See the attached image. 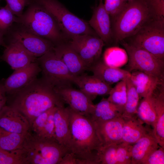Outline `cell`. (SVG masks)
<instances>
[{"label": "cell", "instance_id": "44dd1931", "mask_svg": "<svg viewBox=\"0 0 164 164\" xmlns=\"http://www.w3.org/2000/svg\"><path fill=\"white\" fill-rule=\"evenodd\" d=\"M93 75L111 85L130 77L131 73L127 70L109 66L100 59L89 69Z\"/></svg>", "mask_w": 164, "mask_h": 164}, {"label": "cell", "instance_id": "f35d334b", "mask_svg": "<svg viewBox=\"0 0 164 164\" xmlns=\"http://www.w3.org/2000/svg\"><path fill=\"white\" fill-rule=\"evenodd\" d=\"M164 147L160 146L152 152L142 164H164Z\"/></svg>", "mask_w": 164, "mask_h": 164}, {"label": "cell", "instance_id": "8fae6325", "mask_svg": "<svg viewBox=\"0 0 164 164\" xmlns=\"http://www.w3.org/2000/svg\"><path fill=\"white\" fill-rule=\"evenodd\" d=\"M9 35L10 41L19 43L37 58L53 50L55 46L49 40L33 34L20 26L14 30L10 29L5 35Z\"/></svg>", "mask_w": 164, "mask_h": 164}, {"label": "cell", "instance_id": "2e32d148", "mask_svg": "<svg viewBox=\"0 0 164 164\" xmlns=\"http://www.w3.org/2000/svg\"><path fill=\"white\" fill-rule=\"evenodd\" d=\"M5 47L1 58L14 70L26 67L37 60V57L18 42L10 41Z\"/></svg>", "mask_w": 164, "mask_h": 164}, {"label": "cell", "instance_id": "277c9868", "mask_svg": "<svg viewBox=\"0 0 164 164\" xmlns=\"http://www.w3.org/2000/svg\"><path fill=\"white\" fill-rule=\"evenodd\" d=\"M28 6L21 16L17 17L16 23L29 32L49 40L55 45L64 42L65 36L45 8L33 0Z\"/></svg>", "mask_w": 164, "mask_h": 164}, {"label": "cell", "instance_id": "8d00e7d4", "mask_svg": "<svg viewBox=\"0 0 164 164\" xmlns=\"http://www.w3.org/2000/svg\"><path fill=\"white\" fill-rule=\"evenodd\" d=\"M6 5L13 14L17 17L23 13L25 7L28 6L32 0H5Z\"/></svg>", "mask_w": 164, "mask_h": 164}, {"label": "cell", "instance_id": "f1b7e54d", "mask_svg": "<svg viewBox=\"0 0 164 164\" xmlns=\"http://www.w3.org/2000/svg\"><path fill=\"white\" fill-rule=\"evenodd\" d=\"M102 60L104 63L109 66L120 68L128 63V56L125 49L112 46L106 49Z\"/></svg>", "mask_w": 164, "mask_h": 164}, {"label": "cell", "instance_id": "4316f807", "mask_svg": "<svg viewBox=\"0 0 164 164\" xmlns=\"http://www.w3.org/2000/svg\"><path fill=\"white\" fill-rule=\"evenodd\" d=\"M153 94L156 120L152 132L159 145L164 147V84L160 86Z\"/></svg>", "mask_w": 164, "mask_h": 164}, {"label": "cell", "instance_id": "1f68e13d", "mask_svg": "<svg viewBox=\"0 0 164 164\" xmlns=\"http://www.w3.org/2000/svg\"><path fill=\"white\" fill-rule=\"evenodd\" d=\"M126 80L118 82L114 87L112 88L107 98L109 101L121 109L123 111L127 99Z\"/></svg>", "mask_w": 164, "mask_h": 164}, {"label": "cell", "instance_id": "6da1fadb", "mask_svg": "<svg viewBox=\"0 0 164 164\" xmlns=\"http://www.w3.org/2000/svg\"><path fill=\"white\" fill-rule=\"evenodd\" d=\"M14 95L10 105L26 117L30 127L35 119L42 113L54 107L64 106L54 87L43 77L36 78Z\"/></svg>", "mask_w": 164, "mask_h": 164}, {"label": "cell", "instance_id": "cb8c5ba5", "mask_svg": "<svg viewBox=\"0 0 164 164\" xmlns=\"http://www.w3.org/2000/svg\"><path fill=\"white\" fill-rule=\"evenodd\" d=\"M159 146L152 131H150L132 145L131 164H142L153 151Z\"/></svg>", "mask_w": 164, "mask_h": 164}, {"label": "cell", "instance_id": "9c48e42d", "mask_svg": "<svg viewBox=\"0 0 164 164\" xmlns=\"http://www.w3.org/2000/svg\"><path fill=\"white\" fill-rule=\"evenodd\" d=\"M43 78L54 87L71 86L75 77L53 50L37 58Z\"/></svg>", "mask_w": 164, "mask_h": 164}, {"label": "cell", "instance_id": "5bb4252c", "mask_svg": "<svg viewBox=\"0 0 164 164\" xmlns=\"http://www.w3.org/2000/svg\"><path fill=\"white\" fill-rule=\"evenodd\" d=\"M132 145L122 142L102 146L97 153L99 164H131Z\"/></svg>", "mask_w": 164, "mask_h": 164}, {"label": "cell", "instance_id": "7a4b0ae2", "mask_svg": "<svg viewBox=\"0 0 164 164\" xmlns=\"http://www.w3.org/2000/svg\"><path fill=\"white\" fill-rule=\"evenodd\" d=\"M67 107L70 132L69 152L74 154L79 164H99L97 153L102 145L93 122Z\"/></svg>", "mask_w": 164, "mask_h": 164}, {"label": "cell", "instance_id": "7bdbcfd3", "mask_svg": "<svg viewBox=\"0 0 164 164\" xmlns=\"http://www.w3.org/2000/svg\"><path fill=\"white\" fill-rule=\"evenodd\" d=\"M124 0L126 2H128V1H130L132 0Z\"/></svg>", "mask_w": 164, "mask_h": 164}, {"label": "cell", "instance_id": "ab89813d", "mask_svg": "<svg viewBox=\"0 0 164 164\" xmlns=\"http://www.w3.org/2000/svg\"><path fill=\"white\" fill-rule=\"evenodd\" d=\"M149 7L158 16L164 17V0H146Z\"/></svg>", "mask_w": 164, "mask_h": 164}, {"label": "cell", "instance_id": "74e56055", "mask_svg": "<svg viewBox=\"0 0 164 164\" xmlns=\"http://www.w3.org/2000/svg\"><path fill=\"white\" fill-rule=\"evenodd\" d=\"M54 107L50 114L43 129L40 136L49 139H55V125L54 113L57 107Z\"/></svg>", "mask_w": 164, "mask_h": 164}, {"label": "cell", "instance_id": "ba28073f", "mask_svg": "<svg viewBox=\"0 0 164 164\" xmlns=\"http://www.w3.org/2000/svg\"><path fill=\"white\" fill-rule=\"evenodd\" d=\"M119 43L128 54L129 72L139 71L164 80V60L145 50L132 46L124 40Z\"/></svg>", "mask_w": 164, "mask_h": 164}, {"label": "cell", "instance_id": "52a82bcc", "mask_svg": "<svg viewBox=\"0 0 164 164\" xmlns=\"http://www.w3.org/2000/svg\"><path fill=\"white\" fill-rule=\"evenodd\" d=\"M33 0L50 13L65 36L87 34L98 36L88 22L71 13L58 0Z\"/></svg>", "mask_w": 164, "mask_h": 164}, {"label": "cell", "instance_id": "f546056e", "mask_svg": "<svg viewBox=\"0 0 164 164\" xmlns=\"http://www.w3.org/2000/svg\"><path fill=\"white\" fill-rule=\"evenodd\" d=\"M130 77L126 80L127 95L126 103L121 115L123 118L137 116V110L140 99Z\"/></svg>", "mask_w": 164, "mask_h": 164}, {"label": "cell", "instance_id": "d6986e66", "mask_svg": "<svg viewBox=\"0 0 164 164\" xmlns=\"http://www.w3.org/2000/svg\"><path fill=\"white\" fill-rule=\"evenodd\" d=\"M53 50L74 76L80 75L87 70L81 58L68 43L63 42L55 45Z\"/></svg>", "mask_w": 164, "mask_h": 164}, {"label": "cell", "instance_id": "7402d4cb", "mask_svg": "<svg viewBox=\"0 0 164 164\" xmlns=\"http://www.w3.org/2000/svg\"><path fill=\"white\" fill-rule=\"evenodd\" d=\"M131 73L130 79L140 99L152 94L164 84V80L141 71H135Z\"/></svg>", "mask_w": 164, "mask_h": 164}, {"label": "cell", "instance_id": "9a60e30c", "mask_svg": "<svg viewBox=\"0 0 164 164\" xmlns=\"http://www.w3.org/2000/svg\"><path fill=\"white\" fill-rule=\"evenodd\" d=\"M0 128L8 132L25 135L31 131L27 119L10 105H5L0 112Z\"/></svg>", "mask_w": 164, "mask_h": 164}, {"label": "cell", "instance_id": "484cf974", "mask_svg": "<svg viewBox=\"0 0 164 164\" xmlns=\"http://www.w3.org/2000/svg\"><path fill=\"white\" fill-rule=\"evenodd\" d=\"M123 119L122 142L127 144L133 145L150 132L143 125V123L137 116Z\"/></svg>", "mask_w": 164, "mask_h": 164}, {"label": "cell", "instance_id": "7c38bea8", "mask_svg": "<svg viewBox=\"0 0 164 164\" xmlns=\"http://www.w3.org/2000/svg\"><path fill=\"white\" fill-rule=\"evenodd\" d=\"M41 71L37 60L15 70L3 84L6 94H14L19 92L36 79Z\"/></svg>", "mask_w": 164, "mask_h": 164}, {"label": "cell", "instance_id": "30bf717a", "mask_svg": "<svg viewBox=\"0 0 164 164\" xmlns=\"http://www.w3.org/2000/svg\"><path fill=\"white\" fill-rule=\"evenodd\" d=\"M69 37L68 43L81 58L87 70H89L100 59L104 42L98 36L87 34Z\"/></svg>", "mask_w": 164, "mask_h": 164}, {"label": "cell", "instance_id": "60d3db41", "mask_svg": "<svg viewBox=\"0 0 164 164\" xmlns=\"http://www.w3.org/2000/svg\"><path fill=\"white\" fill-rule=\"evenodd\" d=\"M6 94L3 84H0V112L6 105L7 101Z\"/></svg>", "mask_w": 164, "mask_h": 164}, {"label": "cell", "instance_id": "3957f363", "mask_svg": "<svg viewBox=\"0 0 164 164\" xmlns=\"http://www.w3.org/2000/svg\"><path fill=\"white\" fill-rule=\"evenodd\" d=\"M156 17L159 16L146 0L127 2L120 12L112 18L113 40L117 44L131 36L146 22Z\"/></svg>", "mask_w": 164, "mask_h": 164}, {"label": "cell", "instance_id": "4dcf8cb0", "mask_svg": "<svg viewBox=\"0 0 164 164\" xmlns=\"http://www.w3.org/2000/svg\"><path fill=\"white\" fill-rule=\"evenodd\" d=\"M28 134L12 132L0 128V149L9 151L22 149Z\"/></svg>", "mask_w": 164, "mask_h": 164}, {"label": "cell", "instance_id": "836d02e7", "mask_svg": "<svg viewBox=\"0 0 164 164\" xmlns=\"http://www.w3.org/2000/svg\"><path fill=\"white\" fill-rule=\"evenodd\" d=\"M17 16L14 15L6 5L0 6V32L5 36L16 22Z\"/></svg>", "mask_w": 164, "mask_h": 164}, {"label": "cell", "instance_id": "e0dca14e", "mask_svg": "<svg viewBox=\"0 0 164 164\" xmlns=\"http://www.w3.org/2000/svg\"><path fill=\"white\" fill-rule=\"evenodd\" d=\"M123 121L121 116L105 121H92L102 146L122 142Z\"/></svg>", "mask_w": 164, "mask_h": 164}, {"label": "cell", "instance_id": "ffe728a7", "mask_svg": "<svg viewBox=\"0 0 164 164\" xmlns=\"http://www.w3.org/2000/svg\"><path fill=\"white\" fill-rule=\"evenodd\" d=\"M74 83L92 101L98 96L109 94L112 88L94 75H88L84 73L75 76Z\"/></svg>", "mask_w": 164, "mask_h": 164}, {"label": "cell", "instance_id": "5b68a950", "mask_svg": "<svg viewBox=\"0 0 164 164\" xmlns=\"http://www.w3.org/2000/svg\"><path fill=\"white\" fill-rule=\"evenodd\" d=\"M22 149L28 164H59L69 150L55 139L38 136L31 131Z\"/></svg>", "mask_w": 164, "mask_h": 164}, {"label": "cell", "instance_id": "83f0119b", "mask_svg": "<svg viewBox=\"0 0 164 164\" xmlns=\"http://www.w3.org/2000/svg\"><path fill=\"white\" fill-rule=\"evenodd\" d=\"M136 116L143 123L151 126L153 130L154 129L155 125L156 114L153 93L143 98L140 101Z\"/></svg>", "mask_w": 164, "mask_h": 164}, {"label": "cell", "instance_id": "b9f144b4", "mask_svg": "<svg viewBox=\"0 0 164 164\" xmlns=\"http://www.w3.org/2000/svg\"><path fill=\"white\" fill-rule=\"evenodd\" d=\"M6 44L4 38V36L0 32V46H5Z\"/></svg>", "mask_w": 164, "mask_h": 164}, {"label": "cell", "instance_id": "ac0fdd59", "mask_svg": "<svg viewBox=\"0 0 164 164\" xmlns=\"http://www.w3.org/2000/svg\"><path fill=\"white\" fill-rule=\"evenodd\" d=\"M88 23L104 43L109 44L113 40L110 16L105 10L102 0L94 9Z\"/></svg>", "mask_w": 164, "mask_h": 164}, {"label": "cell", "instance_id": "d4e9b609", "mask_svg": "<svg viewBox=\"0 0 164 164\" xmlns=\"http://www.w3.org/2000/svg\"><path fill=\"white\" fill-rule=\"evenodd\" d=\"M123 110L107 98H103L94 104L89 117L93 122H102L121 116Z\"/></svg>", "mask_w": 164, "mask_h": 164}, {"label": "cell", "instance_id": "d6a6232c", "mask_svg": "<svg viewBox=\"0 0 164 164\" xmlns=\"http://www.w3.org/2000/svg\"><path fill=\"white\" fill-rule=\"evenodd\" d=\"M0 164H28L23 149L8 151L0 149Z\"/></svg>", "mask_w": 164, "mask_h": 164}, {"label": "cell", "instance_id": "d590c367", "mask_svg": "<svg viewBox=\"0 0 164 164\" xmlns=\"http://www.w3.org/2000/svg\"><path fill=\"white\" fill-rule=\"evenodd\" d=\"M126 2L124 0H105L104 5L110 16L113 18L122 10Z\"/></svg>", "mask_w": 164, "mask_h": 164}, {"label": "cell", "instance_id": "8992f818", "mask_svg": "<svg viewBox=\"0 0 164 164\" xmlns=\"http://www.w3.org/2000/svg\"><path fill=\"white\" fill-rule=\"evenodd\" d=\"M128 38L130 45L164 60V17L152 19Z\"/></svg>", "mask_w": 164, "mask_h": 164}, {"label": "cell", "instance_id": "603a6c76", "mask_svg": "<svg viewBox=\"0 0 164 164\" xmlns=\"http://www.w3.org/2000/svg\"><path fill=\"white\" fill-rule=\"evenodd\" d=\"M54 119L56 139L59 144L68 149L70 132L68 107L65 108L64 106L57 107L54 112Z\"/></svg>", "mask_w": 164, "mask_h": 164}, {"label": "cell", "instance_id": "e575fe53", "mask_svg": "<svg viewBox=\"0 0 164 164\" xmlns=\"http://www.w3.org/2000/svg\"><path fill=\"white\" fill-rule=\"evenodd\" d=\"M54 107L42 113L35 119L31 126V131L32 133L38 136L40 135L48 117Z\"/></svg>", "mask_w": 164, "mask_h": 164}, {"label": "cell", "instance_id": "4fadbf2b", "mask_svg": "<svg viewBox=\"0 0 164 164\" xmlns=\"http://www.w3.org/2000/svg\"><path fill=\"white\" fill-rule=\"evenodd\" d=\"M54 88L64 104L76 112L89 117L94 104L85 94L72 86Z\"/></svg>", "mask_w": 164, "mask_h": 164}, {"label": "cell", "instance_id": "ee69618b", "mask_svg": "<svg viewBox=\"0 0 164 164\" xmlns=\"http://www.w3.org/2000/svg\"></svg>", "mask_w": 164, "mask_h": 164}]
</instances>
